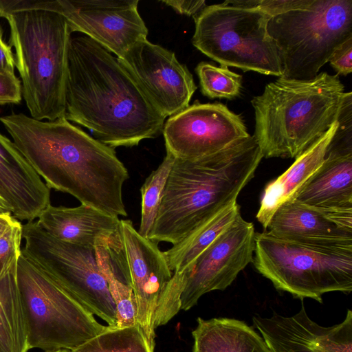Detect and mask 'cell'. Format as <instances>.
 I'll return each instance as SVG.
<instances>
[{"instance_id":"6da1fadb","label":"cell","mask_w":352,"mask_h":352,"mask_svg":"<svg viewBox=\"0 0 352 352\" xmlns=\"http://www.w3.org/2000/svg\"><path fill=\"white\" fill-rule=\"evenodd\" d=\"M16 147L50 188L111 216L126 217L122 190L129 172L114 148L65 116L38 120L23 113L0 117Z\"/></svg>"},{"instance_id":"7a4b0ae2","label":"cell","mask_w":352,"mask_h":352,"mask_svg":"<svg viewBox=\"0 0 352 352\" xmlns=\"http://www.w3.org/2000/svg\"><path fill=\"white\" fill-rule=\"evenodd\" d=\"M65 117L113 148L157 138L166 119L118 58L81 33L69 41Z\"/></svg>"},{"instance_id":"3957f363","label":"cell","mask_w":352,"mask_h":352,"mask_svg":"<svg viewBox=\"0 0 352 352\" xmlns=\"http://www.w3.org/2000/svg\"><path fill=\"white\" fill-rule=\"evenodd\" d=\"M263 157L250 135L210 155L175 157L148 239L175 245L236 202Z\"/></svg>"},{"instance_id":"277c9868","label":"cell","mask_w":352,"mask_h":352,"mask_svg":"<svg viewBox=\"0 0 352 352\" xmlns=\"http://www.w3.org/2000/svg\"><path fill=\"white\" fill-rule=\"evenodd\" d=\"M344 87L338 75L278 78L253 98L254 137L263 157H297L338 121Z\"/></svg>"},{"instance_id":"5b68a950","label":"cell","mask_w":352,"mask_h":352,"mask_svg":"<svg viewBox=\"0 0 352 352\" xmlns=\"http://www.w3.org/2000/svg\"><path fill=\"white\" fill-rule=\"evenodd\" d=\"M15 51L22 96L30 116L53 121L65 114L70 32L60 14L32 10L3 16Z\"/></svg>"},{"instance_id":"8992f818","label":"cell","mask_w":352,"mask_h":352,"mask_svg":"<svg viewBox=\"0 0 352 352\" xmlns=\"http://www.w3.org/2000/svg\"><path fill=\"white\" fill-rule=\"evenodd\" d=\"M252 263L276 289L322 302L330 292L352 291V239L282 237L255 233Z\"/></svg>"},{"instance_id":"52a82bcc","label":"cell","mask_w":352,"mask_h":352,"mask_svg":"<svg viewBox=\"0 0 352 352\" xmlns=\"http://www.w3.org/2000/svg\"><path fill=\"white\" fill-rule=\"evenodd\" d=\"M267 30L277 48L281 77L313 79L335 49L352 38V0H313L307 8L271 17Z\"/></svg>"},{"instance_id":"ba28073f","label":"cell","mask_w":352,"mask_h":352,"mask_svg":"<svg viewBox=\"0 0 352 352\" xmlns=\"http://www.w3.org/2000/svg\"><path fill=\"white\" fill-rule=\"evenodd\" d=\"M16 281L30 349L72 351L109 329L21 254Z\"/></svg>"},{"instance_id":"9c48e42d","label":"cell","mask_w":352,"mask_h":352,"mask_svg":"<svg viewBox=\"0 0 352 352\" xmlns=\"http://www.w3.org/2000/svg\"><path fill=\"white\" fill-rule=\"evenodd\" d=\"M193 18L192 45L208 57L245 72L283 76L266 14L222 3L206 6Z\"/></svg>"},{"instance_id":"30bf717a","label":"cell","mask_w":352,"mask_h":352,"mask_svg":"<svg viewBox=\"0 0 352 352\" xmlns=\"http://www.w3.org/2000/svg\"><path fill=\"white\" fill-rule=\"evenodd\" d=\"M21 254L50 276L93 315L116 327L114 300L93 248L57 239L36 222L22 224Z\"/></svg>"},{"instance_id":"8fae6325","label":"cell","mask_w":352,"mask_h":352,"mask_svg":"<svg viewBox=\"0 0 352 352\" xmlns=\"http://www.w3.org/2000/svg\"><path fill=\"white\" fill-rule=\"evenodd\" d=\"M162 133L166 152L182 159L216 153L250 135L241 117L226 105L198 101L170 116Z\"/></svg>"},{"instance_id":"7c38bea8","label":"cell","mask_w":352,"mask_h":352,"mask_svg":"<svg viewBox=\"0 0 352 352\" xmlns=\"http://www.w3.org/2000/svg\"><path fill=\"white\" fill-rule=\"evenodd\" d=\"M255 230L240 214L186 270L180 309L187 311L205 294L224 290L253 261Z\"/></svg>"},{"instance_id":"4fadbf2b","label":"cell","mask_w":352,"mask_h":352,"mask_svg":"<svg viewBox=\"0 0 352 352\" xmlns=\"http://www.w3.org/2000/svg\"><path fill=\"white\" fill-rule=\"evenodd\" d=\"M118 60L166 118L189 106L197 86L192 74L173 52L146 39Z\"/></svg>"},{"instance_id":"5bb4252c","label":"cell","mask_w":352,"mask_h":352,"mask_svg":"<svg viewBox=\"0 0 352 352\" xmlns=\"http://www.w3.org/2000/svg\"><path fill=\"white\" fill-rule=\"evenodd\" d=\"M138 0H58V13L70 32L83 34L116 57L122 58L135 43L146 39L148 29Z\"/></svg>"},{"instance_id":"9a60e30c","label":"cell","mask_w":352,"mask_h":352,"mask_svg":"<svg viewBox=\"0 0 352 352\" xmlns=\"http://www.w3.org/2000/svg\"><path fill=\"white\" fill-rule=\"evenodd\" d=\"M122 251L136 303L137 323L154 350V318L159 300L170 280L164 252L157 243L142 236L129 219H120Z\"/></svg>"},{"instance_id":"2e32d148","label":"cell","mask_w":352,"mask_h":352,"mask_svg":"<svg viewBox=\"0 0 352 352\" xmlns=\"http://www.w3.org/2000/svg\"><path fill=\"white\" fill-rule=\"evenodd\" d=\"M256 328L272 352H352V311L340 324L324 327L311 320L303 303L292 316L255 315Z\"/></svg>"},{"instance_id":"e0dca14e","label":"cell","mask_w":352,"mask_h":352,"mask_svg":"<svg viewBox=\"0 0 352 352\" xmlns=\"http://www.w3.org/2000/svg\"><path fill=\"white\" fill-rule=\"evenodd\" d=\"M0 196L17 220L33 221L50 203V188L9 138L0 133Z\"/></svg>"},{"instance_id":"ac0fdd59","label":"cell","mask_w":352,"mask_h":352,"mask_svg":"<svg viewBox=\"0 0 352 352\" xmlns=\"http://www.w3.org/2000/svg\"><path fill=\"white\" fill-rule=\"evenodd\" d=\"M291 198L322 210L352 211V143L331 141L322 164Z\"/></svg>"},{"instance_id":"d6986e66","label":"cell","mask_w":352,"mask_h":352,"mask_svg":"<svg viewBox=\"0 0 352 352\" xmlns=\"http://www.w3.org/2000/svg\"><path fill=\"white\" fill-rule=\"evenodd\" d=\"M267 228L282 237L352 239V211L322 210L290 198L276 209Z\"/></svg>"},{"instance_id":"ffe728a7","label":"cell","mask_w":352,"mask_h":352,"mask_svg":"<svg viewBox=\"0 0 352 352\" xmlns=\"http://www.w3.org/2000/svg\"><path fill=\"white\" fill-rule=\"evenodd\" d=\"M118 217L80 204L74 208L49 205L38 217L36 224L62 241L94 248L98 240L116 232Z\"/></svg>"},{"instance_id":"44dd1931","label":"cell","mask_w":352,"mask_h":352,"mask_svg":"<svg viewBox=\"0 0 352 352\" xmlns=\"http://www.w3.org/2000/svg\"><path fill=\"white\" fill-rule=\"evenodd\" d=\"M338 126L337 121L321 138L296 157L286 171L267 184L256 215L265 230L276 209L291 198L322 164Z\"/></svg>"},{"instance_id":"7402d4cb","label":"cell","mask_w":352,"mask_h":352,"mask_svg":"<svg viewBox=\"0 0 352 352\" xmlns=\"http://www.w3.org/2000/svg\"><path fill=\"white\" fill-rule=\"evenodd\" d=\"M94 250L98 267L116 305V327L138 324L135 299L122 251L119 230L99 239Z\"/></svg>"},{"instance_id":"603a6c76","label":"cell","mask_w":352,"mask_h":352,"mask_svg":"<svg viewBox=\"0 0 352 352\" xmlns=\"http://www.w3.org/2000/svg\"><path fill=\"white\" fill-rule=\"evenodd\" d=\"M192 352H272L263 337L234 318H197Z\"/></svg>"},{"instance_id":"cb8c5ba5","label":"cell","mask_w":352,"mask_h":352,"mask_svg":"<svg viewBox=\"0 0 352 352\" xmlns=\"http://www.w3.org/2000/svg\"><path fill=\"white\" fill-rule=\"evenodd\" d=\"M241 214L237 201L164 252L172 272L183 273Z\"/></svg>"},{"instance_id":"d4e9b609","label":"cell","mask_w":352,"mask_h":352,"mask_svg":"<svg viewBox=\"0 0 352 352\" xmlns=\"http://www.w3.org/2000/svg\"><path fill=\"white\" fill-rule=\"evenodd\" d=\"M16 266L17 263L0 280V352H28L30 349Z\"/></svg>"},{"instance_id":"484cf974","label":"cell","mask_w":352,"mask_h":352,"mask_svg":"<svg viewBox=\"0 0 352 352\" xmlns=\"http://www.w3.org/2000/svg\"><path fill=\"white\" fill-rule=\"evenodd\" d=\"M69 352H153L140 326H109L78 348Z\"/></svg>"},{"instance_id":"4316f807","label":"cell","mask_w":352,"mask_h":352,"mask_svg":"<svg viewBox=\"0 0 352 352\" xmlns=\"http://www.w3.org/2000/svg\"><path fill=\"white\" fill-rule=\"evenodd\" d=\"M174 158L166 152L162 163L146 177L140 188L141 220L138 231L144 237L148 238L151 231Z\"/></svg>"},{"instance_id":"83f0119b","label":"cell","mask_w":352,"mask_h":352,"mask_svg":"<svg viewBox=\"0 0 352 352\" xmlns=\"http://www.w3.org/2000/svg\"><path fill=\"white\" fill-rule=\"evenodd\" d=\"M203 95L209 98L233 99L239 96L242 88V76L228 67H217L206 62L199 63L195 69Z\"/></svg>"},{"instance_id":"f1b7e54d","label":"cell","mask_w":352,"mask_h":352,"mask_svg":"<svg viewBox=\"0 0 352 352\" xmlns=\"http://www.w3.org/2000/svg\"><path fill=\"white\" fill-rule=\"evenodd\" d=\"M313 0H228L223 3L239 8L258 10L270 17L290 10L307 8Z\"/></svg>"},{"instance_id":"f546056e","label":"cell","mask_w":352,"mask_h":352,"mask_svg":"<svg viewBox=\"0 0 352 352\" xmlns=\"http://www.w3.org/2000/svg\"><path fill=\"white\" fill-rule=\"evenodd\" d=\"M22 239V224L19 221L0 237V280L17 263Z\"/></svg>"},{"instance_id":"4dcf8cb0","label":"cell","mask_w":352,"mask_h":352,"mask_svg":"<svg viewBox=\"0 0 352 352\" xmlns=\"http://www.w3.org/2000/svg\"><path fill=\"white\" fill-rule=\"evenodd\" d=\"M58 6V0H0V16L32 10L57 13Z\"/></svg>"},{"instance_id":"1f68e13d","label":"cell","mask_w":352,"mask_h":352,"mask_svg":"<svg viewBox=\"0 0 352 352\" xmlns=\"http://www.w3.org/2000/svg\"><path fill=\"white\" fill-rule=\"evenodd\" d=\"M22 97L20 79L14 73L0 72V105L18 104Z\"/></svg>"},{"instance_id":"d6a6232c","label":"cell","mask_w":352,"mask_h":352,"mask_svg":"<svg viewBox=\"0 0 352 352\" xmlns=\"http://www.w3.org/2000/svg\"><path fill=\"white\" fill-rule=\"evenodd\" d=\"M352 38L339 45L332 53L329 62L338 74L346 76L352 72Z\"/></svg>"},{"instance_id":"836d02e7","label":"cell","mask_w":352,"mask_h":352,"mask_svg":"<svg viewBox=\"0 0 352 352\" xmlns=\"http://www.w3.org/2000/svg\"><path fill=\"white\" fill-rule=\"evenodd\" d=\"M162 3L173 8L176 12L187 16H195L206 6L205 1L166 0Z\"/></svg>"},{"instance_id":"e575fe53","label":"cell","mask_w":352,"mask_h":352,"mask_svg":"<svg viewBox=\"0 0 352 352\" xmlns=\"http://www.w3.org/2000/svg\"><path fill=\"white\" fill-rule=\"evenodd\" d=\"M15 58L12 47L6 44L0 29V72L14 73Z\"/></svg>"},{"instance_id":"d590c367","label":"cell","mask_w":352,"mask_h":352,"mask_svg":"<svg viewBox=\"0 0 352 352\" xmlns=\"http://www.w3.org/2000/svg\"><path fill=\"white\" fill-rule=\"evenodd\" d=\"M18 220L12 213L0 214V237L2 236Z\"/></svg>"},{"instance_id":"8d00e7d4","label":"cell","mask_w":352,"mask_h":352,"mask_svg":"<svg viewBox=\"0 0 352 352\" xmlns=\"http://www.w3.org/2000/svg\"><path fill=\"white\" fill-rule=\"evenodd\" d=\"M12 213L10 205L0 196V214Z\"/></svg>"},{"instance_id":"74e56055","label":"cell","mask_w":352,"mask_h":352,"mask_svg":"<svg viewBox=\"0 0 352 352\" xmlns=\"http://www.w3.org/2000/svg\"><path fill=\"white\" fill-rule=\"evenodd\" d=\"M45 352H69V351L67 349H58V350H54L51 351H45Z\"/></svg>"}]
</instances>
